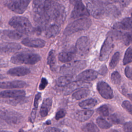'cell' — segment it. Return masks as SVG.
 Here are the masks:
<instances>
[{"mask_svg":"<svg viewBox=\"0 0 132 132\" xmlns=\"http://www.w3.org/2000/svg\"><path fill=\"white\" fill-rule=\"evenodd\" d=\"M44 18L47 22H56L58 25L64 20V7L54 0H46L44 8Z\"/></svg>","mask_w":132,"mask_h":132,"instance_id":"obj_1","label":"cell"},{"mask_svg":"<svg viewBox=\"0 0 132 132\" xmlns=\"http://www.w3.org/2000/svg\"><path fill=\"white\" fill-rule=\"evenodd\" d=\"M9 24L22 34H29L33 31V27L29 20L22 16H13L9 20Z\"/></svg>","mask_w":132,"mask_h":132,"instance_id":"obj_2","label":"cell"},{"mask_svg":"<svg viewBox=\"0 0 132 132\" xmlns=\"http://www.w3.org/2000/svg\"><path fill=\"white\" fill-rule=\"evenodd\" d=\"M91 25V20L86 17L78 19L71 23L65 28L63 34L69 36L79 31L88 29Z\"/></svg>","mask_w":132,"mask_h":132,"instance_id":"obj_3","label":"cell"},{"mask_svg":"<svg viewBox=\"0 0 132 132\" xmlns=\"http://www.w3.org/2000/svg\"><path fill=\"white\" fill-rule=\"evenodd\" d=\"M41 60L39 55L31 53H19L14 54L11 58V62L14 64H34Z\"/></svg>","mask_w":132,"mask_h":132,"instance_id":"obj_4","label":"cell"},{"mask_svg":"<svg viewBox=\"0 0 132 132\" xmlns=\"http://www.w3.org/2000/svg\"><path fill=\"white\" fill-rule=\"evenodd\" d=\"M86 62L84 60L71 61L63 65L60 70V73L64 75H73L84 69Z\"/></svg>","mask_w":132,"mask_h":132,"instance_id":"obj_5","label":"cell"},{"mask_svg":"<svg viewBox=\"0 0 132 132\" xmlns=\"http://www.w3.org/2000/svg\"><path fill=\"white\" fill-rule=\"evenodd\" d=\"M86 7L89 14L96 19L103 18L106 13V10L104 8L103 5L94 1L88 2Z\"/></svg>","mask_w":132,"mask_h":132,"instance_id":"obj_6","label":"cell"},{"mask_svg":"<svg viewBox=\"0 0 132 132\" xmlns=\"http://www.w3.org/2000/svg\"><path fill=\"white\" fill-rule=\"evenodd\" d=\"M31 0H10L7 3L8 8L17 14H22L26 10Z\"/></svg>","mask_w":132,"mask_h":132,"instance_id":"obj_7","label":"cell"},{"mask_svg":"<svg viewBox=\"0 0 132 132\" xmlns=\"http://www.w3.org/2000/svg\"><path fill=\"white\" fill-rule=\"evenodd\" d=\"M90 41L88 37L85 36L80 37L76 42V52L80 56L87 55L90 51Z\"/></svg>","mask_w":132,"mask_h":132,"instance_id":"obj_8","label":"cell"},{"mask_svg":"<svg viewBox=\"0 0 132 132\" xmlns=\"http://www.w3.org/2000/svg\"><path fill=\"white\" fill-rule=\"evenodd\" d=\"M89 15L87 7L80 0H77L74 3V7L72 11L71 17L73 19L86 18Z\"/></svg>","mask_w":132,"mask_h":132,"instance_id":"obj_9","label":"cell"},{"mask_svg":"<svg viewBox=\"0 0 132 132\" xmlns=\"http://www.w3.org/2000/svg\"><path fill=\"white\" fill-rule=\"evenodd\" d=\"M0 119L9 124H18L22 120V117L19 113L9 111H0Z\"/></svg>","mask_w":132,"mask_h":132,"instance_id":"obj_10","label":"cell"},{"mask_svg":"<svg viewBox=\"0 0 132 132\" xmlns=\"http://www.w3.org/2000/svg\"><path fill=\"white\" fill-rule=\"evenodd\" d=\"M113 46V39L111 36H108L104 41L100 53L99 59L103 61L106 60L109 57Z\"/></svg>","mask_w":132,"mask_h":132,"instance_id":"obj_11","label":"cell"},{"mask_svg":"<svg viewBox=\"0 0 132 132\" xmlns=\"http://www.w3.org/2000/svg\"><path fill=\"white\" fill-rule=\"evenodd\" d=\"M97 89L100 94L103 98L106 100H110L113 98V91L110 86L106 82L101 81L97 83Z\"/></svg>","mask_w":132,"mask_h":132,"instance_id":"obj_12","label":"cell"},{"mask_svg":"<svg viewBox=\"0 0 132 132\" xmlns=\"http://www.w3.org/2000/svg\"><path fill=\"white\" fill-rule=\"evenodd\" d=\"M21 46L16 42L0 43V54H7L18 51L20 50Z\"/></svg>","mask_w":132,"mask_h":132,"instance_id":"obj_13","label":"cell"},{"mask_svg":"<svg viewBox=\"0 0 132 132\" xmlns=\"http://www.w3.org/2000/svg\"><path fill=\"white\" fill-rule=\"evenodd\" d=\"M22 44L25 46L35 48H42L46 44L43 40L39 38H26L22 40Z\"/></svg>","mask_w":132,"mask_h":132,"instance_id":"obj_14","label":"cell"},{"mask_svg":"<svg viewBox=\"0 0 132 132\" xmlns=\"http://www.w3.org/2000/svg\"><path fill=\"white\" fill-rule=\"evenodd\" d=\"M98 75V73L93 70H85L79 73L76 77V80L82 81H90L95 79Z\"/></svg>","mask_w":132,"mask_h":132,"instance_id":"obj_15","label":"cell"},{"mask_svg":"<svg viewBox=\"0 0 132 132\" xmlns=\"http://www.w3.org/2000/svg\"><path fill=\"white\" fill-rule=\"evenodd\" d=\"M23 34L16 30H3L0 31V37L4 39L16 40L21 39Z\"/></svg>","mask_w":132,"mask_h":132,"instance_id":"obj_16","label":"cell"},{"mask_svg":"<svg viewBox=\"0 0 132 132\" xmlns=\"http://www.w3.org/2000/svg\"><path fill=\"white\" fill-rule=\"evenodd\" d=\"M27 84L22 80H13L9 81L0 82V89H15L22 88L26 87Z\"/></svg>","mask_w":132,"mask_h":132,"instance_id":"obj_17","label":"cell"},{"mask_svg":"<svg viewBox=\"0 0 132 132\" xmlns=\"http://www.w3.org/2000/svg\"><path fill=\"white\" fill-rule=\"evenodd\" d=\"M88 83L85 81L78 80L72 82L65 87L64 90V94L65 95H67L76 90L81 88H86V87L88 86Z\"/></svg>","mask_w":132,"mask_h":132,"instance_id":"obj_18","label":"cell"},{"mask_svg":"<svg viewBox=\"0 0 132 132\" xmlns=\"http://www.w3.org/2000/svg\"><path fill=\"white\" fill-rule=\"evenodd\" d=\"M25 92L22 90H5L0 92V97L2 98H18L23 97Z\"/></svg>","mask_w":132,"mask_h":132,"instance_id":"obj_19","label":"cell"},{"mask_svg":"<svg viewBox=\"0 0 132 132\" xmlns=\"http://www.w3.org/2000/svg\"><path fill=\"white\" fill-rule=\"evenodd\" d=\"M46 0H33L32 8L35 13L39 17H44V8Z\"/></svg>","mask_w":132,"mask_h":132,"instance_id":"obj_20","label":"cell"},{"mask_svg":"<svg viewBox=\"0 0 132 132\" xmlns=\"http://www.w3.org/2000/svg\"><path fill=\"white\" fill-rule=\"evenodd\" d=\"M113 28L116 29L128 30L132 29V16L123 19L121 21L116 23Z\"/></svg>","mask_w":132,"mask_h":132,"instance_id":"obj_21","label":"cell"},{"mask_svg":"<svg viewBox=\"0 0 132 132\" xmlns=\"http://www.w3.org/2000/svg\"><path fill=\"white\" fill-rule=\"evenodd\" d=\"M30 70L24 67H19L9 69L7 71L8 75L14 76H22L30 73Z\"/></svg>","mask_w":132,"mask_h":132,"instance_id":"obj_22","label":"cell"},{"mask_svg":"<svg viewBox=\"0 0 132 132\" xmlns=\"http://www.w3.org/2000/svg\"><path fill=\"white\" fill-rule=\"evenodd\" d=\"M94 111L91 110H80L76 112L74 114L75 118L80 122H84L87 121L91 117L93 114Z\"/></svg>","mask_w":132,"mask_h":132,"instance_id":"obj_23","label":"cell"},{"mask_svg":"<svg viewBox=\"0 0 132 132\" xmlns=\"http://www.w3.org/2000/svg\"><path fill=\"white\" fill-rule=\"evenodd\" d=\"M60 28L57 24H51L48 25L45 30V35L47 38H53L56 36L59 32Z\"/></svg>","mask_w":132,"mask_h":132,"instance_id":"obj_24","label":"cell"},{"mask_svg":"<svg viewBox=\"0 0 132 132\" xmlns=\"http://www.w3.org/2000/svg\"><path fill=\"white\" fill-rule=\"evenodd\" d=\"M52 104V100L50 98H46L43 101L40 109V114L42 117H45L47 115L51 108Z\"/></svg>","mask_w":132,"mask_h":132,"instance_id":"obj_25","label":"cell"},{"mask_svg":"<svg viewBox=\"0 0 132 132\" xmlns=\"http://www.w3.org/2000/svg\"><path fill=\"white\" fill-rule=\"evenodd\" d=\"M75 57V53L72 52H62L59 54V60L62 63H68Z\"/></svg>","mask_w":132,"mask_h":132,"instance_id":"obj_26","label":"cell"},{"mask_svg":"<svg viewBox=\"0 0 132 132\" xmlns=\"http://www.w3.org/2000/svg\"><path fill=\"white\" fill-rule=\"evenodd\" d=\"M90 94V90L87 88H81L75 91L73 94L72 97L77 100L86 98Z\"/></svg>","mask_w":132,"mask_h":132,"instance_id":"obj_27","label":"cell"},{"mask_svg":"<svg viewBox=\"0 0 132 132\" xmlns=\"http://www.w3.org/2000/svg\"><path fill=\"white\" fill-rule=\"evenodd\" d=\"M72 79V75H63L57 79L56 84L59 87H66L71 82Z\"/></svg>","mask_w":132,"mask_h":132,"instance_id":"obj_28","label":"cell"},{"mask_svg":"<svg viewBox=\"0 0 132 132\" xmlns=\"http://www.w3.org/2000/svg\"><path fill=\"white\" fill-rule=\"evenodd\" d=\"M97 104V101L93 98H89L81 102L79 105L83 109L89 110L93 108Z\"/></svg>","mask_w":132,"mask_h":132,"instance_id":"obj_29","label":"cell"},{"mask_svg":"<svg viewBox=\"0 0 132 132\" xmlns=\"http://www.w3.org/2000/svg\"><path fill=\"white\" fill-rule=\"evenodd\" d=\"M47 63L50 67L52 70H54L56 68V55L54 50H51L48 54L47 58Z\"/></svg>","mask_w":132,"mask_h":132,"instance_id":"obj_30","label":"cell"},{"mask_svg":"<svg viewBox=\"0 0 132 132\" xmlns=\"http://www.w3.org/2000/svg\"><path fill=\"white\" fill-rule=\"evenodd\" d=\"M40 97H41V93H38L35 97L34 108H33V109L31 111V114H30V121L31 122H34V120L35 119L36 114V112H37V108L38 106V103H39V101Z\"/></svg>","mask_w":132,"mask_h":132,"instance_id":"obj_31","label":"cell"},{"mask_svg":"<svg viewBox=\"0 0 132 132\" xmlns=\"http://www.w3.org/2000/svg\"><path fill=\"white\" fill-rule=\"evenodd\" d=\"M84 132H99V129L97 126L92 123H88L82 127Z\"/></svg>","mask_w":132,"mask_h":132,"instance_id":"obj_32","label":"cell"},{"mask_svg":"<svg viewBox=\"0 0 132 132\" xmlns=\"http://www.w3.org/2000/svg\"><path fill=\"white\" fill-rule=\"evenodd\" d=\"M123 62L124 65L132 62V47H129L126 51Z\"/></svg>","mask_w":132,"mask_h":132,"instance_id":"obj_33","label":"cell"},{"mask_svg":"<svg viewBox=\"0 0 132 132\" xmlns=\"http://www.w3.org/2000/svg\"><path fill=\"white\" fill-rule=\"evenodd\" d=\"M96 123L97 125L102 129H108L111 126L110 123L102 118H98L96 119Z\"/></svg>","mask_w":132,"mask_h":132,"instance_id":"obj_34","label":"cell"},{"mask_svg":"<svg viewBox=\"0 0 132 132\" xmlns=\"http://www.w3.org/2000/svg\"><path fill=\"white\" fill-rule=\"evenodd\" d=\"M120 58V53L117 52L115 53L112 56L111 60L109 62V68L110 69H113L118 64Z\"/></svg>","mask_w":132,"mask_h":132,"instance_id":"obj_35","label":"cell"},{"mask_svg":"<svg viewBox=\"0 0 132 132\" xmlns=\"http://www.w3.org/2000/svg\"><path fill=\"white\" fill-rule=\"evenodd\" d=\"M97 111L101 116L103 117H107L109 116V108L107 107V106L105 105L100 106L97 109Z\"/></svg>","mask_w":132,"mask_h":132,"instance_id":"obj_36","label":"cell"},{"mask_svg":"<svg viewBox=\"0 0 132 132\" xmlns=\"http://www.w3.org/2000/svg\"><path fill=\"white\" fill-rule=\"evenodd\" d=\"M121 77L120 74L117 71H114L111 74V80L114 84L118 85L121 82Z\"/></svg>","mask_w":132,"mask_h":132,"instance_id":"obj_37","label":"cell"},{"mask_svg":"<svg viewBox=\"0 0 132 132\" xmlns=\"http://www.w3.org/2000/svg\"><path fill=\"white\" fill-rule=\"evenodd\" d=\"M109 119H110V121L112 123L116 124L122 123L123 121V120L122 119L121 117L119 115L116 114V113H114V114H111L110 116Z\"/></svg>","mask_w":132,"mask_h":132,"instance_id":"obj_38","label":"cell"},{"mask_svg":"<svg viewBox=\"0 0 132 132\" xmlns=\"http://www.w3.org/2000/svg\"><path fill=\"white\" fill-rule=\"evenodd\" d=\"M122 107L130 114L132 115V104L127 101H125L122 103Z\"/></svg>","mask_w":132,"mask_h":132,"instance_id":"obj_39","label":"cell"},{"mask_svg":"<svg viewBox=\"0 0 132 132\" xmlns=\"http://www.w3.org/2000/svg\"><path fill=\"white\" fill-rule=\"evenodd\" d=\"M123 39L125 43L129 44L132 43V31L124 34Z\"/></svg>","mask_w":132,"mask_h":132,"instance_id":"obj_40","label":"cell"},{"mask_svg":"<svg viewBox=\"0 0 132 132\" xmlns=\"http://www.w3.org/2000/svg\"><path fill=\"white\" fill-rule=\"evenodd\" d=\"M94 1L102 5H109L118 2V0H94Z\"/></svg>","mask_w":132,"mask_h":132,"instance_id":"obj_41","label":"cell"},{"mask_svg":"<svg viewBox=\"0 0 132 132\" xmlns=\"http://www.w3.org/2000/svg\"><path fill=\"white\" fill-rule=\"evenodd\" d=\"M65 114H66V112L64 109H60L57 112L56 114L55 118L57 120H58L59 119H60L63 118L65 116Z\"/></svg>","mask_w":132,"mask_h":132,"instance_id":"obj_42","label":"cell"},{"mask_svg":"<svg viewBox=\"0 0 132 132\" xmlns=\"http://www.w3.org/2000/svg\"><path fill=\"white\" fill-rule=\"evenodd\" d=\"M123 129L125 132H132V123H125L123 126Z\"/></svg>","mask_w":132,"mask_h":132,"instance_id":"obj_43","label":"cell"},{"mask_svg":"<svg viewBox=\"0 0 132 132\" xmlns=\"http://www.w3.org/2000/svg\"><path fill=\"white\" fill-rule=\"evenodd\" d=\"M125 74L127 77L132 79V69L129 67H127L125 69Z\"/></svg>","mask_w":132,"mask_h":132,"instance_id":"obj_44","label":"cell"},{"mask_svg":"<svg viewBox=\"0 0 132 132\" xmlns=\"http://www.w3.org/2000/svg\"><path fill=\"white\" fill-rule=\"evenodd\" d=\"M47 80L45 78H43L42 79V80H41V83H40L39 87V89L41 90L44 89L45 88V87L47 86Z\"/></svg>","mask_w":132,"mask_h":132,"instance_id":"obj_45","label":"cell"},{"mask_svg":"<svg viewBox=\"0 0 132 132\" xmlns=\"http://www.w3.org/2000/svg\"><path fill=\"white\" fill-rule=\"evenodd\" d=\"M44 132H63V131L56 128L48 127L44 130Z\"/></svg>","mask_w":132,"mask_h":132,"instance_id":"obj_46","label":"cell"},{"mask_svg":"<svg viewBox=\"0 0 132 132\" xmlns=\"http://www.w3.org/2000/svg\"><path fill=\"white\" fill-rule=\"evenodd\" d=\"M130 2V0H118L119 4L122 7L126 6Z\"/></svg>","mask_w":132,"mask_h":132,"instance_id":"obj_47","label":"cell"},{"mask_svg":"<svg viewBox=\"0 0 132 132\" xmlns=\"http://www.w3.org/2000/svg\"><path fill=\"white\" fill-rule=\"evenodd\" d=\"M7 62L5 61L3 59H0V68H3V67H6L7 66Z\"/></svg>","mask_w":132,"mask_h":132,"instance_id":"obj_48","label":"cell"},{"mask_svg":"<svg viewBox=\"0 0 132 132\" xmlns=\"http://www.w3.org/2000/svg\"><path fill=\"white\" fill-rule=\"evenodd\" d=\"M5 78V77L3 75H2V74H0V80H1V79H4Z\"/></svg>","mask_w":132,"mask_h":132,"instance_id":"obj_49","label":"cell"},{"mask_svg":"<svg viewBox=\"0 0 132 132\" xmlns=\"http://www.w3.org/2000/svg\"><path fill=\"white\" fill-rule=\"evenodd\" d=\"M129 97L131 99V100L132 101V94H130L129 95Z\"/></svg>","mask_w":132,"mask_h":132,"instance_id":"obj_50","label":"cell"},{"mask_svg":"<svg viewBox=\"0 0 132 132\" xmlns=\"http://www.w3.org/2000/svg\"><path fill=\"white\" fill-rule=\"evenodd\" d=\"M0 132H9V131H0Z\"/></svg>","mask_w":132,"mask_h":132,"instance_id":"obj_51","label":"cell"},{"mask_svg":"<svg viewBox=\"0 0 132 132\" xmlns=\"http://www.w3.org/2000/svg\"><path fill=\"white\" fill-rule=\"evenodd\" d=\"M19 132H23V131H22V130H20V131H19Z\"/></svg>","mask_w":132,"mask_h":132,"instance_id":"obj_52","label":"cell"}]
</instances>
